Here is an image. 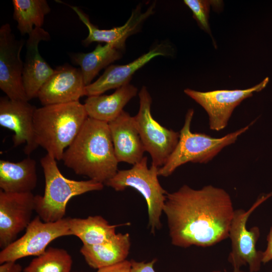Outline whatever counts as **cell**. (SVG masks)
<instances>
[{
    "mask_svg": "<svg viewBox=\"0 0 272 272\" xmlns=\"http://www.w3.org/2000/svg\"><path fill=\"white\" fill-rule=\"evenodd\" d=\"M147 158L144 157L130 169L118 170L116 174L104 184L117 191L128 187L139 191L145 198L148 207L149 227L155 234L161 229V216L167 192L160 185L158 176L159 167L147 165Z\"/></svg>",
    "mask_w": 272,
    "mask_h": 272,
    "instance_id": "6",
    "label": "cell"
},
{
    "mask_svg": "<svg viewBox=\"0 0 272 272\" xmlns=\"http://www.w3.org/2000/svg\"><path fill=\"white\" fill-rule=\"evenodd\" d=\"M45 177L43 196L36 195L35 211L45 222L64 218L67 202L73 197L103 189L104 184L90 179L77 181L65 178L60 172L56 159L46 154L40 160Z\"/></svg>",
    "mask_w": 272,
    "mask_h": 272,
    "instance_id": "4",
    "label": "cell"
},
{
    "mask_svg": "<svg viewBox=\"0 0 272 272\" xmlns=\"http://www.w3.org/2000/svg\"><path fill=\"white\" fill-rule=\"evenodd\" d=\"M232 200L224 189L208 185L194 189L184 184L166 194L163 207L172 244L210 247L229 238Z\"/></svg>",
    "mask_w": 272,
    "mask_h": 272,
    "instance_id": "1",
    "label": "cell"
},
{
    "mask_svg": "<svg viewBox=\"0 0 272 272\" xmlns=\"http://www.w3.org/2000/svg\"><path fill=\"white\" fill-rule=\"evenodd\" d=\"M88 117L79 101L43 106L34 115L35 140L56 160L75 139Z\"/></svg>",
    "mask_w": 272,
    "mask_h": 272,
    "instance_id": "3",
    "label": "cell"
},
{
    "mask_svg": "<svg viewBox=\"0 0 272 272\" xmlns=\"http://www.w3.org/2000/svg\"><path fill=\"white\" fill-rule=\"evenodd\" d=\"M61 160L76 174L97 182L104 184L112 178L118 162L108 123L88 117Z\"/></svg>",
    "mask_w": 272,
    "mask_h": 272,
    "instance_id": "2",
    "label": "cell"
},
{
    "mask_svg": "<svg viewBox=\"0 0 272 272\" xmlns=\"http://www.w3.org/2000/svg\"><path fill=\"white\" fill-rule=\"evenodd\" d=\"M70 7L77 14L80 20L88 30L87 37L82 41L85 46H88L94 42L113 44L117 48L124 50L126 39L139 30L143 22L154 13L155 4L153 3L144 13L141 6L132 10L131 14L122 26L110 29H100L93 24L88 16L81 9L76 6Z\"/></svg>",
    "mask_w": 272,
    "mask_h": 272,
    "instance_id": "17",
    "label": "cell"
},
{
    "mask_svg": "<svg viewBox=\"0 0 272 272\" xmlns=\"http://www.w3.org/2000/svg\"><path fill=\"white\" fill-rule=\"evenodd\" d=\"M13 18L22 35L30 34L35 28H42L45 16L50 12L46 0H13Z\"/></svg>",
    "mask_w": 272,
    "mask_h": 272,
    "instance_id": "24",
    "label": "cell"
},
{
    "mask_svg": "<svg viewBox=\"0 0 272 272\" xmlns=\"http://www.w3.org/2000/svg\"><path fill=\"white\" fill-rule=\"evenodd\" d=\"M137 92V88L129 84L110 95L88 97L84 105L88 117L107 123L112 121L123 111L124 107Z\"/></svg>",
    "mask_w": 272,
    "mask_h": 272,
    "instance_id": "19",
    "label": "cell"
},
{
    "mask_svg": "<svg viewBox=\"0 0 272 272\" xmlns=\"http://www.w3.org/2000/svg\"><path fill=\"white\" fill-rule=\"evenodd\" d=\"M156 261V259H154L148 262L131 260V272H156L154 265Z\"/></svg>",
    "mask_w": 272,
    "mask_h": 272,
    "instance_id": "27",
    "label": "cell"
},
{
    "mask_svg": "<svg viewBox=\"0 0 272 272\" xmlns=\"http://www.w3.org/2000/svg\"><path fill=\"white\" fill-rule=\"evenodd\" d=\"M130 246L129 234L119 233L106 242L94 245H83L80 252L90 267L99 269L125 260Z\"/></svg>",
    "mask_w": 272,
    "mask_h": 272,
    "instance_id": "20",
    "label": "cell"
},
{
    "mask_svg": "<svg viewBox=\"0 0 272 272\" xmlns=\"http://www.w3.org/2000/svg\"><path fill=\"white\" fill-rule=\"evenodd\" d=\"M22 266L16 261H8L1 264L0 272H22Z\"/></svg>",
    "mask_w": 272,
    "mask_h": 272,
    "instance_id": "30",
    "label": "cell"
},
{
    "mask_svg": "<svg viewBox=\"0 0 272 272\" xmlns=\"http://www.w3.org/2000/svg\"><path fill=\"white\" fill-rule=\"evenodd\" d=\"M69 218L54 222H45L38 216L31 221L25 234L0 252V263L17 260L29 256L43 254L46 247L54 239L72 235Z\"/></svg>",
    "mask_w": 272,
    "mask_h": 272,
    "instance_id": "9",
    "label": "cell"
},
{
    "mask_svg": "<svg viewBox=\"0 0 272 272\" xmlns=\"http://www.w3.org/2000/svg\"><path fill=\"white\" fill-rule=\"evenodd\" d=\"M36 108L28 101L0 99V125L14 132V147L25 144L24 153L30 154L38 146L35 140L34 115Z\"/></svg>",
    "mask_w": 272,
    "mask_h": 272,
    "instance_id": "13",
    "label": "cell"
},
{
    "mask_svg": "<svg viewBox=\"0 0 272 272\" xmlns=\"http://www.w3.org/2000/svg\"><path fill=\"white\" fill-rule=\"evenodd\" d=\"M24 39L18 40L10 25L0 28V88L11 99L28 101L23 82L24 63L20 53Z\"/></svg>",
    "mask_w": 272,
    "mask_h": 272,
    "instance_id": "11",
    "label": "cell"
},
{
    "mask_svg": "<svg viewBox=\"0 0 272 272\" xmlns=\"http://www.w3.org/2000/svg\"><path fill=\"white\" fill-rule=\"evenodd\" d=\"M271 196L272 192L261 195L246 211L235 210L229 232L231 251L228 257L233 268L247 265L250 272L260 270L263 251L257 250L255 247L260 235L259 229L257 226L248 229L246 224L254 211Z\"/></svg>",
    "mask_w": 272,
    "mask_h": 272,
    "instance_id": "7",
    "label": "cell"
},
{
    "mask_svg": "<svg viewBox=\"0 0 272 272\" xmlns=\"http://www.w3.org/2000/svg\"><path fill=\"white\" fill-rule=\"evenodd\" d=\"M108 125L117 161L133 165L139 162L146 151L134 117L123 110Z\"/></svg>",
    "mask_w": 272,
    "mask_h": 272,
    "instance_id": "18",
    "label": "cell"
},
{
    "mask_svg": "<svg viewBox=\"0 0 272 272\" xmlns=\"http://www.w3.org/2000/svg\"><path fill=\"white\" fill-rule=\"evenodd\" d=\"M35 198L32 192L11 193L0 190V247L2 249L14 242L18 234L31 222Z\"/></svg>",
    "mask_w": 272,
    "mask_h": 272,
    "instance_id": "12",
    "label": "cell"
},
{
    "mask_svg": "<svg viewBox=\"0 0 272 272\" xmlns=\"http://www.w3.org/2000/svg\"><path fill=\"white\" fill-rule=\"evenodd\" d=\"M139 96L140 108L133 116L135 123L146 151L150 155L152 165L163 166L176 147L179 132L162 126L153 117L151 112L152 98L145 86Z\"/></svg>",
    "mask_w": 272,
    "mask_h": 272,
    "instance_id": "8",
    "label": "cell"
},
{
    "mask_svg": "<svg viewBox=\"0 0 272 272\" xmlns=\"http://www.w3.org/2000/svg\"><path fill=\"white\" fill-rule=\"evenodd\" d=\"M121 225H110L100 216L86 219L69 218L72 235L79 238L85 245H94L110 240L116 233L115 229Z\"/></svg>",
    "mask_w": 272,
    "mask_h": 272,
    "instance_id": "23",
    "label": "cell"
},
{
    "mask_svg": "<svg viewBox=\"0 0 272 272\" xmlns=\"http://www.w3.org/2000/svg\"><path fill=\"white\" fill-rule=\"evenodd\" d=\"M268 81L269 78L266 77L259 84L246 89L200 92L187 88L184 92L206 110L210 128L219 131L227 126L234 109L254 92L263 90Z\"/></svg>",
    "mask_w": 272,
    "mask_h": 272,
    "instance_id": "10",
    "label": "cell"
},
{
    "mask_svg": "<svg viewBox=\"0 0 272 272\" xmlns=\"http://www.w3.org/2000/svg\"><path fill=\"white\" fill-rule=\"evenodd\" d=\"M193 114V109L187 111L184 125L179 132L178 142L165 164L159 168V176L168 177L178 167L187 162L208 163L225 147L234 143L254 123L253 121L234 132L215 138L205 133L191 131Z\"/></svg>",
    "mask_w": 272,
    "mask_h": 272,
    "instance_id": "5",
    "label": "cell"
},
{
    "mask_svg": "<svg viewBox=\"0 0 272 272\" xmlns=\"http://www.w3.org/2000/svg\"><path fill=\"white\" fill-rule=\"evenodd\" d=\"M97 272H131L130 261L125 260L117 264L99 269Z\"/></svg>",
    "mask_w": 272,
    "mask_h": 272,
    "instance_id": "28",
    "label": "cell"
},
{
    "mask_svg": "<svg viewBox=\"0 0 272 272\" xmlns=\"http://www.w3.org/2000/svg\"><path fill=\"white\" fill-rule=\"evenodd\" d=\"M123 50L113 44H98L91 52L75 53L71 55L72 61L80 66L86 86L92 83V80L104 67L119 59Z\"/></svg>",
    "mask_w": 272,
    "mask_h": 272,
    "instance_id": "22",
    "label": "cell"
},
{
    "mask_svg": "<svg viewBox=\"0 0 272 272\" xmlns=\"http://www.w3.org/2000/svg\"><path fill=\"white\" fill-rule=\"evenodd\" d=\"M50 39V35L47 31L35 28L26 41L22 78L28 101L37 97L40 88L54 71L41 56L38 49L41 41Z\"/></svg>",
    "mask_w": 272,
    "mask_h": 272,
    "instance_id": "16",
    "label": "cell"
},
{
    "mask_svg": "<svg viewBox=\"0 0 272 272\" xmlns=\"http://www.w3.org/2000/svg\"><path fill=\"white\" fill-rule=\"evenodd\" d=\"M73 260L64 249L49 247L33 258L23 272H71Z\"/></svg>",
    "mask_w": 272,
    "mask_h": 272,
    "instance_id": "25",
    "label": "cell"
},
{
    "mask_svg": "<svg viewBox=\"0 0 272 272\" xmlns=\"http://www.w3.org/2000/svg\"><path fill=\"white\" fill-rule=\"evenodd\" d=\"M214 1L204 0H184V3L190 9L193 17L199 27L211 34L209 24L210 8Z\"/></svg>",
    "mask_w": 272,
    "mask_h": 272,
    "instance_id": "26",
    "label": "cell"
},
{
    "mask_svg": "<svg viewBox=\"0 0 272 272\" xmlns=\"http://www.w3.org/2000/svg\"><path fill=\"white\" fill-rule=\"evenodd\" d=\"M37 182L34 159L28 157L18 162L0 160L1 190L11 193L30 192Z\"/></svg>",
    "mask_w": 272,
    "mask_h": 272,
    "instance_id": "21",
    "label": "cell"
},
{
    "mask_svg": "<svg viewBox=\"0 0 272 272\" xmlns=\"http://www.w3.org/2000/svg\"><path fill=\"white\" fill-rule=\"evenodd\" d=\"M270 272H272V270Z\"/></svg>",
    "mask_w": 272,
    "mask_h": 272,
    "instance_id": "32",
    "label": "cell"
},
{
    "mask_svg": "<svg viewBox=\"0 0 272 272\" xmlns=\"http://www.w3.org/2000/svg\"><path fill=\"white\" fill-rule=\"evenodd\" d=\"M85 88L81 69L66 64L54 69L37 97L43 106L78 101L86 96Z\"/></svg>",
    "mask_w": 272,
    "mask_h": 272,
    "instance_id": "14",
    "label": "cell"
},
{
    "mask_svg": "<svg viewBox=\"0 0 272 272\" xmlns=\"http://www.w3.org/2000/svg\"><path fill=\"white\" fill-rule=\"evenodd\" d=\"M172 53V47L162 43L127 64L109 65L99 79L86 86V96L102 95L110 89L129 84L133 74L151 60L158 56L171 55Z\"/></svg>",
    "mask_w": 272,
    "mask_h": 272,
    "instance_id": "15",
    "label": "cell"
},
{
    "mask_svg": "<svg viewBox=\"0 0 272 272\" xmlns=\"http://www.w3.org/2000/svg\"><path fill=\"white\" fill-rule=\"evenodd\" d=\"M267 247L262 253V262L266 263L272 260V228H270L267 236Z\"/></svg>",
    "mask_w": 272,
    "mask_h": 272,
    "instance_id": "29",
    "label": "cell"
},
{
    "mask_svg": "<svg viewBox=\"0 0 272 272\" xmlns=\"http://www.w3.org/2000/svg\"><path fill=\"white\" fill-rule=\"evenodd\" d=\"M212 272H222V271L219 270H215L212 271ZM233 272H245V271L241 270L240 268H233Z\"/></svg>",
    "mask_w": 272,
    "mask_h": 272,
    "instance_id": "31",
    "label": "cell"
}]
</instances>
